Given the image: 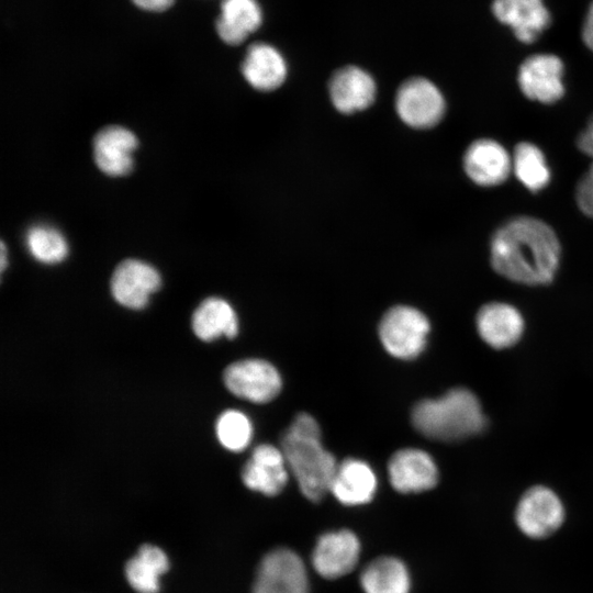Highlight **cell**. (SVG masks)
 Wrapping results in <instances>:
<instances>
[{
	"mask_svg": "<svg viewBox=\"0 0 593 593\" xmlns=\"http://www.w3.org/2000/svg\"><path fill=\"white\" fill-rule=\"evenodd\" d=\"M490 253L499 275L528 286L550 283L560 261L555 232L530 216L515 217L502 225L492 237Z\"/></svg>",
	"mask_w": 593,
	"mask_h": 593,
	"instance_id": "1",
	"label": "cell"
},
{
	"mask_svg": "<svg viewBox=\"0 0 593 593\" xmlns=\"http://www.w3.org/2000/svg\"><path fill=\"white\" fill-rule=\"evenodd\" d=\"M280 448L302 494L317 502L329 492L338 463L321 441L317 422L298 414L281 437Z\"/></svg>",
	"mask_w": 593,
	"mask_h": 593,
	"instance_id": "2",
	"label": "cell"
},
{
	"mask_svg": "<svg viewBox=\"0 0 593 593\" xmlns=\"http://www.w3.org/2000/svg\"><path fill=\"white\" fill-rule=\"evenodd\" d=\"M411 419L419 434L439 441L461 440L480 434L486 426L479 399L466 388L421 400L414 405Z\"/></svg>",
	"mask_w": 593,
	"mask_h": 593,
	"instance_id": "3",
	"label": "cell"
},
{
	"mask_svg": "<svg viewBox=\"0 0 593 593\" xmlns=\"http://www.w3.org/2000/svg\"><path fill=\"white\" fill-rule=\"evenodd\" d=\"M566 507L560 496L549 486L533 485L519 497L514 522L526 537L540 540L552 536L566 521Z\"/></svg>",
	"mask_w": 593,
	"mask_h": 593,
	"instance_id": "4",
	"label": "cell"
},
{
	"mask_svg": "<svg viewBox=\"0 0 593 593\" xmlns=\"http://www.w3.org/2000/svg\"><path fill=\"white\" fill-rule=\"evenodd\" d=\"M429 329V322L421 311L407 305H396L382 316L379 337L391 356L410 360L424 350Z\"/></svg>",
	"mask_w": 593,
	"mask_h": 593,
	"instance_id": "5",
	"label": "cell"
},
{
	"mask_svg": "<svg viewBox=\"0 0 593 593\" xmlns=\"http://www.w3.org/2000/svg\"><path fill=\"white\" fill-rule=\"evenodd\" d=\"M253 593H309V577L301 557L288 548L269 551L258 566Z\"/></svg>",
	"mask_w": 593,
	"mask_h": 593,
	"instance_id": "6",
	"label": "cell"
},
{
	"mask_svg": "<svg viewBox=\"0 0 593 593\" xmlns=\"http://www.w3.org/2000/svg\"><path fill=\"white\" fill-rule=\"evenodd\" d=\"M395 109L409 126L429 128L443 119L446 103L434 82L423 77H412L399 87Z\"/></svg>",
	"mask_w": 593,
	"mask_h": 593,
	"instance_id": "7",
	"label": "cell"
},
{
	"mask_svg": "<svg viewBox=\"0 0 593 593\" xmlns=\"http://www.w3.org/2000/svg\"><path fill=\"white\" fill-rule=\"evenodd\" d=\"M223 381L234 395L254 403L273 400L282 387L278 370L262 359H244L231 363L224 370Z\"/></svg>",
	"mask_w": 593,
	"mask_h": 593,
	"instance_id": "8",
	"label": "cell"
},
{
	"mask_svg": "<svg viewBox=\"0 0 593 593\" xmlns=\"http://www.w3.org/2000/svg\"><path fill=\"white\" fill-rule=\"evenodd\" d=\"M360 551V541L351 530L328 532L316 541L311 558L312 567L325 579H337L356 568Z\"/></svg>",
	"mask_w": 593,
	"mask_h": 593,
	"instance_id": "9",
	"label": "cell"
},
{
	"mask_svg": "<svg viewBox=\"0 0 593 593\" xmlns=\"http://www.w3.org/2000/svg\"><path fill=\"white\" fill-rule=\"evenodd\" d=\"M563 64L558 56L537 54L526 58L518 69V85L530 100L553 103L564 93Z\"/></svg>",
	"mask_w": 593,
	"mask_h": 593,
	"instance_id": "10",
	"label": "cell"
},
{
	"mask_svg": "<svg viewBox=\"0 0 593 593\" xmlns=\"http://www.w3.org/2000/svg\"><path fill=\"white\" fill-rule=\"evenodd\" d=\"M392 488L400 493H419L434 489L439 479L436 462L422 449L395 451L388 463Z\"/></svg>",
	"mask_w": 593,
	"mask_h": 593,
	"instance_id": "11",
	"label": "cell"
},
{
	"mask_svg": "<svg viewBox=\"0 0 593 593\" xmlns=\"http://www.w3.org/2000/svg\"><path fill=\"white\" fill-rule=\"evenodd\" d=\"M160 284V275L153 266L137 259H126L113 272L111 292L121 305L139 310L147 305L150 294Z\"/></svg>",
	"mask_w": 593,
	"mask_h": 593,
	"instance_id": "12",
	"label": "cell"
},
{
	"mask_svg": "<svg viewBox=\"0 0 593 593\" xmlns=\"http://www.w3.org/2000/svg\"><path fill=\"white\" fill-rule=\"evenodd\" d=\"M289 468L281 448L258 445L242 470L244 484L267 496L279 494L289 479Z\"/></svg>",
	"mask_w": 593,
	"mask_h": 593,
	"instance_id": "13",
	"label": "cell"
},
{
	"mask_svg": "<svg viewBox=\"0 0 593 593\" xmlns=\"http://www.w3.org/2000/svg\"><path fill=\"white\" fill-rule=\"evenodd\" d=\"M481 339L494 349L514 346L524 332L521 312L505 302H490L481 306L475 316Z\"/></svg>",
	"mask_w": 593,
	"mask_h": 593,
	"instance_id": "14",
	"label": "cell"
},
{
	"mask_svg": "<svg viewBox=\"0 0 593 593\" xmlns=\"http://www.w3.org/2000/svg\"><path fill=\"white\" fill-rule=\"evenodd\" d=\"M328 91L333 105L339 112L350 114L367 109L374 101L377 85L368 71L348 65L333 74Z\"/></svg>",
	"mask_w": 593,
	"mask_h": 593,
	"instance_id": "15",
	"label": "cell"
},
{
	"mask_svg": "<svg viewBox=\"0 0 593 593\" xmlns=\"http://www.w3.org/2000/svg\"><path fill=\"white\" fill-rule=\"evenodd\" d=\"M465 171L479 186L493 187L506 180L512 157L497 142L482 138L473 142L463 156Z\"/></svg>",
	"mask_w": 593,
	"mask_h": 593,
	"instance_id": "16",
	"label": "cell"
},
{
	"mask_svg": "<svg viewBox=\"0 0 593 593\" xmlns=\"http://www.w3.org/2000/svg\"><path fill=\"white\" fill-rule=\"evenodd\" d=\"M492 12L526 44L536 41L551 21L542 0H493Z\"/></svg>",
	"mask_w": 593,
	"mask_h": 593,
	"instance_id": "17",
	"label": "cell"
},
{
	"mask_svg": "<svg viewBox=\"0 0 593 593\" xmlns=\"http://www.w3.org/2000/svg\"><path fill=\"white\" fill-rule=\"evenodd\" d=\"M136 147L137 138L130 130L122 126L105 127L93 141L96 164L109 176H124L133 167V152Z\"/></svg>",
	"mask_w": 593,
	"mask_h": 593,
	"instance_id": "18",
	"label": "cell"
},
{
	"mask_svg": "<svg viewBox=\"0 0 593 593\" xmlns=\"http://www.w3.org/2000/svg\"><path fill=\"white\" fill-rule=\"evenodd\" d=\"M246 81L259 91L279 88L288 75V64L282 53L271 44H251L242 63Z\"/></svg>",
	"mask_w": 593,
	"mask_h": 593,
	"instance_id": "19",
	"label": "cell"
},
{
	"mask_svg": "<svg viewBox=\"0 0 593 593\" xmlns=\"http://www.w3.org/2000/svg\"><path fill=\"white\" fill-rule=\"evenodd\" d=\"M377 491V477L371 467L355 458L338 463L329 492L344 505L369 503Z\"/></svg>",
	"mask_w": 593,
	"mask_h": 593,
	"instance_id": "20",
	"label": "cell"
},
{
	"mask_svg": "<svg viewBox=\"0 0 593 593\" xmlns=\"http://www.w3.org/2000/svg\"><path fill=\"white\" fill-rule=\"evenodd\" d=\"M215 22L220 38L228 45H239L262 24L264 12L257 0H222Z\"/></svg>",
	"mask_w": 593,
	"mask_h": 593,
	"instance_id": "21",
	"label": "cell"
},
{
	"mask_svg": "<svg viewBox=\"0 0 593 593\" xmlns=\"http://www.w3.org/2000/svg\"><path fill=\"white\" fill-rule=\"evenodd\" d=\"M192 329L204 342H212L220 336L233 338L238 333V320L228 302L212 296L202 301L193 312Z\"/></svg>",
	"mask_w": 593,
	"mask_h": 593,
	"instance_id": "22",
	"label": "cell"
},
{
	"mask_svg": "<svg viewBox=\"0 0 593 593\" xmlns=\"http://www.w3.org/2000/svg\"><path fill=\"white\" fill-rule=\"evenodd\" d=\"M169 569V560L163 549L145 544L125 563L124 572L128 584L137 593H157L159 578Z\"/></svg>",
	"mask_w": 593,
	"mask_h": 593,
	"instance_id": "23",
	"label": "cell"
},
{
	"mask_svg": "<svg viewBox=\"0 0 593 593\" xmlns=\"http://www.w3.org/2000/svg\"><path fill=\"white\" fill-rule=\"evenodd\" d=\"M360 585L365 593H410L411 578L403 561L380 557L362 569Z\"/></svg>",
	"mask_w": 593,
	"mask_h": 593,
	"instance_id": "24",
	"label": "cell"
},
{
	"mask_svg": "<svg viewBox=\"0 0 593 593\" xmlns=\"http://www.w3.org/2000/svg\"><path fill=\"white\" fill-rule=\"evenodd\" d=\"M512 170L533 192L544 189L550 181V169L542 152L528 142L516 145L512 157Z\"/></svg>",
	"mask_w": 593,
	"mask_h": 593,
	"instance_id": "25",
	"label": "cell"
},
{
	"mask_svg": "<svg viewBox=\"0 0 593 593\" xmlns=\"http://www.w3.org/2000/svg\"><path fill=\"white\" fill-rule=\"evenodd\" d=\"M29 253L37 261L52 265L63 261L68 254L64 235L49 225H34L25 235Z\"/></svg>",
	"mask_w": 593,
	"mask_h": 593,
	"instance_id": "26",
	"label": "cell"
},
{
	"mask_svg": "<svg viewBox=\"0 0 593 593\" xmlns=\"http://www.w3.org/2000/svg\"><path fill=\"white\" fill-rule=\"evenodd\" d=\"M220 444L231 451H242L250 443L253 426L249 418L236 410L223 412L215 425Z\"/></svg>",
	"mask_w": 593,
	"mask_h": 593,
	"instance_id": "27",
	"label": "cell"
},
{
	"mask_svg": "<svg viewBox=\"0 0 593 593\" xmlns=\"http://www.w3.org/2000/svg\"><path fill=\"white\" fill-rule=\"evenodd\" d=\"M575 198L580 210L593 219V165L579 181Z\"/></svg>",
	"mask_w": 593,
	"mask_h": 593,
	"instance_id": "28",
	"label": "cell"
},
{
	"mask_svg": "<svg viewBox=\"0 0 593 593\" xmlns=\"http://www.w3.org/2000/svg\"><path fill=\"white\" fill-rule=\"evenodd\" d=\"M579 149L593 159V115L578 137Z\"/></svg>",
	"mask_w": 593,
	"mask_h": 593,
	"instance_id": "29",
	"label": "cell"
},
{
	"mask_svg": "<svg viewBox=\"0 0 593 593\" xmlns=\"http://www.w3.org/2000/svg\"><path fill=\"white\" fill-rule=\"evenodd\" d=\"M138 8L146 11L160 12L169 9L175 0H132Z\"/></svg>",
	"mask_w": 593,
	"mask_h": 593,
	"instance_id": "30",
	"label": "cell"
},
{
	"mask_svg": "<svg viewBox=\"0 0 593 593\" xmlns=\"http://www.w3.org/2000/svg\"><path fill=\"white\" fill-rule=\"evenodd\" d=\"M582 38L585 45L593 51V2L589 8L582 29Z\"/></svg>",
	"mask_w": 593,
	"mask_h": 593,
	"instance_id": "31",
	"label": "cell"
},
{
	"mask_svg": "<svg viewBox=\"0 0 593 593\" xmlns=\"http://www.w3.org/2000/svg\"><path fill=\"white\" fill-rule=\"evenodd\" d=\"M7 265V257H5V247L4 244L1 243V270L3 271Z\"/></svg>",
	"mask_w": 593,
	"mask_h": 593,
	"instance_id": "32",
	"label": "cell"
}]
</instances>
